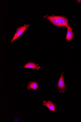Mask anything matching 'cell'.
<instances>
[{"mask_svg": "<svg viewBox=\"0 0 81 122\" xmlns=\"http://www.w3.org/2000/svg\"><path fill=\"white\" fill-rule=\"evenodd\" d=\"M30 26V25L29 24L27 25L25 24L24 25L19 27L16 30L15 35L13 38L11 40L10 43L13 42L22 35Z\"/></svg>", "mask_w": 81, "mask_h": 122, "instance_id": "6da1fadb", "label": "cell"}, {"mask_svg": "<svg viewBox=\"0 0 81 122\" xmlns=\"http://www.w3.org/2000/svg\"><path fill=\"white\" fill-rule=\"evenodd\" d=\"M63 74V73L62 72L58 82L57 86V90L60 93L64 92L67 89V87L64 81Z\"/></svg>", "mask_w": 81, "mask_h": 122, "instance_id": "7a4b0ae2", "label": "cell"}, {"mask_svg": "<svg viewBox=\"0 0 81 122\" xmlns=\"http://www.w3.org/2000/svg\"><path fill=\"white\" fill-rule=\"evenodd\" d=\"M40 68V66H39L38 64L31 61L28 62L24 66V69H36L38 70Z\"/></svg>", "mask_w": 81, "mask_h": 122, "instance_id": "3957f363", "label": "cell"}, {"mask_svg": "<svg viewBox=\"0 0 81 122\" xmlns=\"http://www.w3.org/2000/svg\"><path fill=\"white\" fill-rule=\"evenodd\" d=\"M43 105L45 106L51 111L55 112H56V104L51 101H48V102L44 101Z\"/></svg>", "mask_w": 81, "mask_h": 122, "instance_id": "277c9868", "label": "cell"}, {"mask_svg": "<svg viewBox=\"0 0 81 122\" xmlns=\"http://www.w3.org/2000/svg\"><path fill=\"white\" fill-rule=\"evenodd\" d=\"M39 83L36 81H30L27 86L28 90L30 89H32L34 91L38 90L39 88Z\"/></svg>", "mask_w": 81, "mask_h": 122, "instance_id": "5b68a950", "label": "cell"}, {"mask_svg": "<svg viewBox=\"0 0 81 122\" xmlns=\"http://www.w3.org/2000/svg\"><path fill=\"white\" fill-rule=\"evenodd\" d=\"M66 27L67 29V31L66 39L68 41H70L74 38V35L71 28L68 25L66 26Z\"/></svg>", "mask_w": 81, "mask_h": 122, "instance_id": "8992f818", "label": "cell"}, {"mask_svg": "<svg viewBox=\"0 0 81 122\" xmlns=\"http://www.w3.org/2000/svg\"><path fill=\"white\" fill-rule=\"evenodd\" d=\"M45 18L49 20L54 25L58 26H62L59 23L57 19L54 16L46 15L44 17Z\"/></svg>", "mask_w": 81, "mask_h": 122, "instance_id": "52a82bcc", "label": "cell"}, {"mask_svg": "<svg viewBox=\"0 0 81 122\" xmlns=\"http://www.w3.org/2000/svg\"><path fill=\"white\" fill-rule=\"evenodd\" d=\"M57 20L59 23L62 26L68 25L67 19L65 18L62 16H53Z\"/></svg>", "mask_w": 81, "mask_h": 122, "instance_id": "ba28073f", "label": "cell"}]
</instances>
